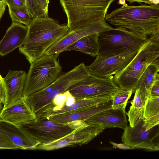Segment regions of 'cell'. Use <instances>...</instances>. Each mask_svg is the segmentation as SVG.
<instances>
[{
  "instance_id": "obj_7",
  "label": "cell",
  "mask_w": 159,
  "mask_h": 159,
  "mask_svg": "<svg viewBox=\"0 0 159 159\" xmlns=\"http://www.w3.org/2000/svg\"><path fill=\"white\" fill-rule=\"evenodd\" d=\"M90 75L85 64L81 63L71 70L60 75L46 88L30 95L26 98V100L36 113L57 95L66 91L70 86Z\"/></svg>"
},
{
  "instance_id": "obj_17",
  "label": "cell",
  "mask_w": 159,
  "mask_h": 159,
  "mask_svg": "<svg viewBox=\"0 0 159 159\" xmlns=\"http://www.w3.org/2000/svg\"><path fill=\"white\" fill-rule=\"evenodd\" d=\"M87 123L100 125L104 129L117 127L124 130L128 122L125 109L110 108L99 112L84 121Z\"/></svg>"
},
{
  "instance_id": "obj_15",
  "label": "cell",
  "mask_w": 159,
  "mask_h": 159,
  "mask_svg": "<svg viewBox=\"0 0 159 159\" xmlns=\"http://www.w3.org/2000/svg\"><path fill=\"white\" fill-rule=\"evenodd\" d=\"M0 135L20 149L34 150L39 143L20 126L0 118Z\"/></svg>"
},
{
  "instance_id": "obj_39",
  "label": "cell",
  "mask_w": 159,
  "mask_h": 159,
  "mask_svg": "<svg viewBox=\"0 0 159 159\" xmlns=\"http://www.w3.org/2000/svg\"><path fill=\"white\" fill-rule=\"evenodd\" d=\"M3 108L2 103H0V112Z\"/></svg>"
},
{
  "instance_id": "obj_3",
  "label": "cell",
  "mask_w": 159,
  "mask_h": 159,
  "mask_svg": "<svg viewBox=\"0 0 159 159\" xmlns=\"http://www.w3.org/2000/svg\"><path fill=\"white\" fill-rule=\"evenodd\" d=\"M159 61V33L148 37L130 63L113 76L121 89L134 93L138 82L148 66Z\"/></svg>"
},
{
  "instance_id": "obj_37",
  "label": "cell",
  "mask_w": 159,
  "mask_h": 159,
  "mask_svg": "<svg viewBox=\"0 0 159 159\" xmlns=\"http://www.w3.org/2000/svg\"><path fill=\"white\" fill-rule=\"evenodd\" d=\"M117 3L123 5H125L126 3L125 0H119L117 2Z\"/></svg>"
},
{
  "instance_id": "obj_11",
  "label": "cell",
  "mask_w": 159,
  "mask_h": 159,
  "mask_svg": "<svg viewBox=\"0 0 159 159\" xmlns=\"http://www.w3.org/2000/svg\"><path fill=\"white\" fill-rule=\"evenodd\" d=\"M104 129L100 125L85 122L64 137L49 144H39L34 150L51 151L67 147L80 146L87 144Z\"/></svg>"
},
{
  "instance_id": "obj_36",
  "label": "cell",
  "mask_w": 159,
  "mask_h": 159,
  "mask_svg": "<svg viewBox=\"0 0 159 159\" xmlns=\"http://www.w3.org/2000/svg\"><path fill=\"white\" fill-rule=\"evenodd\" d=\"M129 2L130 3H132L134 2H137L140 4L142 2H144L146 4L149 5L152 4L151 2V0H125Z\"/></svg>"
},
{
  "instance_id": "obj_9",
  "label": "cell",
  "mask_w": 159,
  "mask_h": 159,
  "mask_svg": "<svg viewBox=\"0 0 159 159\" xmlns=\"http://www.w3.org/2000/svg\"><path fill=\"white\" fill-rule=\"evenodd\" d=\"M76 121L60 123L48 118H36L20 127L39 143L44 145L60 139L85 123Z\"/></svg>"
},
{
  "instance_id": "obj_28",
  "label": "cell",
  "mask_w": 159,
  "mask_h": 159,
  "mask_svg": "<svg viewBox=\"0 0 159 159\" xmlns=\"http://www.w3.org/2000/svg\"><path fill=\"white\" fill-rule=\"evenodd\" d=\"M159 125V114L143 120V125L148 130Z\"/></svg>"
},
{
  "instance_id": "obj_12",
  "label": "cell",
  "mask_w": 159,
  "mask_h": 159,
  "mask_svg": "<svg viewBox=\"0 0 159 159\" xmlns=\"http://www.w3.org/2000/svg\"><path fill=\"white\" fill-rule=\"evenodd\" d=\"M138 50L129 51L117 55H98L90 65L86 66L87 68L91 75L102 78H108L125 68Z\"/></svg>"
},
{
  "instance_id": "obj_14",
  "label": "cell",
  "mask_w": 159,
  "mask_h": 159,
  "mask_svg": "<svg viewBox=\"0 0 159 159\" xmlns=\"http://www.w3.org/2000/svg\"><path fill=\"white\" fill-rule=\"evenodd\" d=\"M26 75V72L23 70H10L3 78L6 99L2 109L10 107L21 100Z\"/></svg>"
},
{
  "instance_id": "obj_2",
  "label": "cell",
  "mask_w": 159,
  "mask_h": 159,
  "mask_svg": "<svg viewBox=\"0 0 159 159\" xmlns=\"http://www.w3.org/2000/svg\"><path fill=\"white\" fill-rule=\"evenodd\" d=\"M27 26L25 40L19 51L30 64L70 31L67 25H60L49 17L34 18Z\"/></svg>"
},
{
  "instance_id": "obj_8",
  "label": "cell",
  "mask_w": 159,
  "mask_h": 159,
  "mask_svg": "<svg viewBox=\"0 0 159 159\" xmlns=\"http://www.w3.org/2000/svg\"><path fill=\"white\" fill-rule=\"evenodd\" d=\"M147 39L124 28L111 27L99 33L98 55H117L138 50Z\"/></svg>"
},
{
  "instance_id": "obj_33",
  "label": "cell",
  "mask_w": 159,
  "mask_h": 159,
  "mask_svg": "<svg viewBox=\"0 0 159 159\" xmlns=\"http://www.w3.org/2000/svg\"><path fill=\"white\" fill-rule=\"evenodd\" d=\"M150 96H159V79L156 81L152 87Z\"/></svg>"
},
{
  "instance_id": "obj_18",
  "label": "cell",
  "mask_w": 159,
  "mask_h": 159,
  "mask_svg": "<svg viewBox=\"0 0 159 159\" xmlns=\"http://www.w3.org/2000/svg\"><path fill=\"white\" fill-rule=\"evenodd\" d=\"M28 26L22 24L12 22L0 41V55L6 56L24 43Z\"/></svg>"
},
{
  "instance_id": "obj_26",
  "label": "cell",
  "mask_w": 159,
  "mask_h": 159,
  "mask_svg": "<svg viewBox=\"0 0 159 159\" xmlns=\"http://www.w3.org/2000/svg\"><path fill=\"white\" fill-rule=\"evenodd\" d=\"M26 6L33 18L37 17H45L40 8L34 0H25Z\"/></svg>"
},
{
  "instance_id": "obj_16",
  "label": "cell",
  "mask_w": 159,
  "mask_h": 159,
  "mask_svg": "<svg viewBox=\"0 0 159 159\" xmlns=\"http://www.w3.org/2000/svg\"><path fill=\"white\" fill-rule=\"evenodd\" d=\"M0 118L20 126L37 118L26 98L23 97L18 103L5 109L0 112Z\"/></svg>"
},
{
  "instance_id": "obj_32",
  "label": "cell",
  "mask_w": 159,
  "mask_h": 159,
  "mask_svg": "<svg viewBox=\"0 0 159 159\" xmlns=\"http://www.w3.org/2000/svg\"><path fill=\"white\" fill-rule=\"evenodd\" d=\"M3 79L0 74V103L4 104L6 101V93Z\"/></svg>"
},
{
  "instance_id": "obj_21",
  "label": "cell",
  "mask_w": 159,
  "mask_h": 159,
  "mask_svg": "<svg viewBox=\"0 0 159 159\" xmlns=\"http://www.w3.org/2000/svg\"><path fill=\"white\" fill-rule=\"evenodd\" d=\"M99 33H96L84 36L66 48L63 52L76 51L82 52L93 57L99 53Z\"/></svg>"
},
{
  "instance_id": "obj_34",
  "label": "cell",
  "mask_w": 159,
  "mask_h": 159,
  "mask_svg": "<svg viewBox=\"0 0 159 159\" xmlns=\"http://www.w3.org/2000/svg\"><path fill=\"white\" fill-rule=\"evenodd\" d=\"M110 143L113 146V148H118L120 149L127 150V149H133L129 147L125 146V144L123 143H117L112 141H110Z\"/></svg>"
},
{
  "instance_id": "obj_25",
  "label": "cell",
  "mask_w": 159,
  "mask_h": 159,
  "mask_svg": "<svg viewBox=\"0 0 159 159\" xmlns=\"http://www.w3.org/2000/svg\"><path fill=\"white\" fill-rule=\"evenodd\" d=\"M159 114V96H150L146 101L143 108L144 119Z\"/></svg>"
},
{
  "instance_id": "obj_23",
  "label": "cell",
  "mask_w": 159,
  "mask_h": 159,
  "mask_svg": "<svg viewBox=\"0 0 159 159\" xmlns=\"http://www.w3.org/2000/svg\"><path fill=\"white\" fill-rule=\"evenodd\" d=\"M8 7L12 22L23 24L27 26L33 19L26 6Z\"/></svg>"
},
{
  "instance_id": "obj_6",
  "label": "cell",
  "mask_w": 159,
  "mask_h": 159,
  "mask_svg": "<svg viewBox=\"0 0 159 159\" xmlns=\"http://www.w3.org/2000/svg\"><path fill=\"white\" fill-rule=\"evenodd\" d=\"M129 125L124 129L121 141L133 149H142L152 151L159 150V127L148 130L143 125V109H136L128 115Z\"/></svg>"
},
{
  "instance_id": "obj_1",
  "label": "cell",
  "mask_w": 159,
  "mask_h": 159,
  "mask_svg": "<svg viewBox=\"0 0 159 159\" xmlns=\"http://www.w3.org/2000/svg\"><path fill=\"white\" fill-rule=\"evenodd\" d=\"M105 19L146 39L159 33V4L130 6L126 3L107 13Z\"/></svg>"
},
{
  "instance_id": "obj_5",
  "label": "cell",
  "mask_w": 159,
  "mask_h": 159,
  "mask_svg": "<svg viewBox=\"0 0 159 159\" xmlns=\"http://www.w3.org/2000/svg\"><path fill=\"white\" fill-rule=\"evenodd\" d=\"M59 54L43 56L30 63L23 92L26 98L49 86L60 75L62 67L58 59Z\"/></svg>"
},
{
  "instance_id": "obj_30",
  "label": "cell",
  "mask_w": 159,
  "mask_h": 159,
  "mask_svg": "<svg viewBox=\"0 0 159 159\" xmlns=\"http://www.w3.org/2000/svg\"><path fill=\"white\" fill-rule=\"evenodd\" d=\"M34 0L39 7L44 17H48V5L50 0Z\"/></svg>"
},
{
  "instance_id": "obj_35",
  "label": "cell",
  "mask_w": 159,
  "mask_h": 159,
  "mask_svg": "<svg viewBox=\"0 0 159 159\" xmlns=\"http://www.w3.org/2000/svg\"><path fill=\"white\" fill-rule=\"evenodd\" d=\"M7 5V4L3 0L0 1V20L5 12Z\"/></svg>"
},
{
  "instance_id": "obj_27",
  "label": "cell",
  "mask_w": 159,
  "mask_h": 159,
  "mask_svg": "<svg viewBox=\"0 0 159 159\" xmlns=\"http://www.w3.org/2000/svg\"><path fill=\"white\" fill-rule=\"evenodd\" d=\"M134 93V98L130 102L131 106L138 109H143L147 99L138 89Z\"/></svg>"
},
{
  "instance_id": "obj_20",
  "label": "cell",
  "mask_w": 159,
  "mask_h": 159,
  "mask_svg": "<svg viewBox=\"0 0 159 159\" xmlns=\"http://www.w3.org/2000/svg\"><path fill=\"white\" fill-rule=\"evenodd\" d=\"M111 98V96L104 95L89 98L75 99L74 103L69 106H64L57 110L50 111L36 116L37 118H45L51 116L72 112L108 101Z\"/></svg>"
},
{
  "instance_id": "obj_22",
  "label": "cell",
  "mask_w": 159,
  "mask_h": 159,
  "mask_svg": "<svg viewBox=\"0 0 159 159\" xmlns=\"http://www.w3.org/2000/svg\"><path fill=\"white\" fill-rule=\"evenodd\" d=\"M159 61L149 65L140 77L137 84L138 89L148 99L151 90L156 81L159 79Z\"/></svg>"
},
{
  "instance_id": "obj_13",
  "label": "cell",
  "mask_w": 159,
  "mask_h": 159,
  "mask_svg": "<svg viewBox=\"0 0 159 159\" xmlns=\"http://www.w3.org/2000/svg\"><path fill=\"white\" fill-rule=\"evenodd\" d=\"M111 27L106 22L105 18L94 21L70 30L58 40L46 51L45 54H59L67 47L86 36L98 33Z\"/></svg>"
},
{
  "instance_id": "obj_24",
  "label": "cell",
  "mask_w": 159,
  "mask_h": 159,
  "mask_svg": "<svg viewBox=\"0 0 159 159\" xmlns=\"http://www.w3.org/2000/svg\"><path fill=\"white\" fill-rule=\"evenodd\" d=\"M133 93L132 90L122 89L111 97V108L115 109H125L128 100Z\"/></svg>"
},
{
  "instance_id": "obj_29",
  "label": "cell",
  "mask_w": 159,
  "mask_h": 159,
  "mask_svg": "<svg viewBox=\"0 0 159 159\" xmlns=\"http://www.w3.org/2000/svg\"><path fill=\"white\" fill-rule=\"evenodd\" d=\"M0 149H20L11 141L0 135Z\"/></svg>"
},
{
  "instance_id": "obj_31",
  "label": "cell",
  "mask_w": 159,
  "mask_h": 159,
  "mask_svg": "<svg viewBox=\"0 0 159 159\" xmlns=\"http://www.w3.org/2000/svg\"><path fill=\"white\" fill-rule=\"evenodd\" d=\"M9 7H26L25 0H2Z\"/></svg>"
},
{
  "instance_id": "obj_38",
  "label": "cell",
  "mask_w": 159,
  "mask_h": 159,
  "mask_svg": "<svg viewBox=\"0 0 159 159\" xmlns=\"http://www.w3.org/2000/svg\"><path fill=\"white\" fill-rule=\"evenodd\" d=\"M151 2L152 4L157 5L159 3V0H151Z\"/></svg>"
},
{
  "instance_id": "obj_10",
  "label": "cell",
  "mask_w": 159,
  "mask_h": 159,
  "mask_svg": "<svg viewBox=\"0 0 159 159\" xmlns=\"http://www.w3.org/2000/svg\"><path fill=\"white\" fill-rule=\"evenodd\" d=\"M122 89L114 82L113 76L102 78L90 74L69 88L76 99L108 95L111 97Z\"/></svg>"
},
{
  "instance_id": "obj_4",
  "label": "cell",
  "mask_w": 159,
  "mask_h": 159,
  "mask_svg": "<svg viewBox=\"0 0 159 159\" xmlns=\"http://www.w3.org/2000/svg\"><path fill=\"white\" fill-rule=\"evenodd\" d=\"M71 30L88 23L105 18L115 0H59Z\"/></svg>"
},
{
  "instance_id": "obj_19",
  "label": "cell",
  "mask_w": 159,
  "mask_h": 159,
  "mask_svg": "<svg viewBox=\"0 0 159 159\" xmlns=\"http://www.w3.org/2000/svg\"><path fill=\"white\" fill-rule=\"evenodd\" d=\"M112 100L90 107L75 112L51 116L47 118L61 123L76 121H84L96 114L111 108Z\"/></svg>"
}]
</instances>
